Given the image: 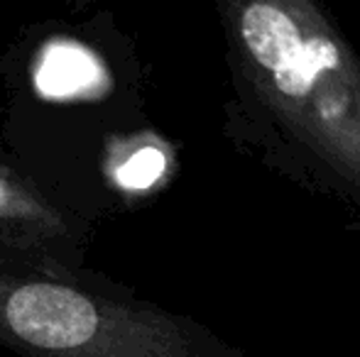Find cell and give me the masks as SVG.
<instances>
[{"mask_svg":"<svg viewBox=\"0 0 360 357\" xmlns=\"http://www.w3.org/2000/svg\"><path fill=\"white\" fill-rule=\"evenodd\" d=\"M5 196H8V194H5L3 184H0V210H3V208H5Z\"/></svg>","mask_w":360,"mask_h":357,"instance_id":"5","label":"cell"},{"mask_svg":"<svg viewBox=\"0 0 360 357\" xmlns=\"http://www.w3.org/2000/svg\"><path fill=\"white\" fill-rule=\"evenodd\" d=\"M243 39L257 64L277 72L302 47V34L289 15L270 3L248 5L243 15Z\"/></svg>","mask_w":360,"mask_h":357,"instance_id":"1","label":"cell"},{"mask_svg":"<svg viewBox=\"0 0 360 357\" xmlns=\"http://www.w3.org/2000/svg\"><path fill=\"white\" fill-rule=\"evenodd\" d=\"M98 74V64L86 49L57 42L42 57L37 69V88L49 98H64L96 83Z\"/></svg>","mask_w":360,"mask_h":357,"instance_id":"2","label":"cell"},{"mask_svg":"<svg viewBox=\"0 0 360 357\" xmlns=\"http://www.w3.org/2000/svg\"><path fill=\"white\" fill-rule=\"evenodd\" d=\"M338 67V49L331 39L326 37H311L302 42L299 52L280 67L275 74L277 88L292 98H304L311 90L314 81L321 72Z\"/></svg>","mask_w":360,"mask_h":357,"instance_id":"3","label":"cell"},{"mask_svg":"<svg viewBox=\"0 0 360 357\" xmlns=\"http://www.w3.org/2000/svg\"><path fill=\"white\" fill-rule=\"evenodd\" d=\"M165 172V154L155 147H145L135 152L118 169V181L125 189H147Z\"/></svg>","mask_w":360,"mask_h":357,"instance_id":"4","label":"cell"}]
</instances>
